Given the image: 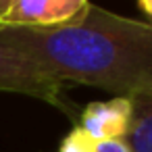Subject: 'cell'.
I'll use <instances>...</instances> for the list:
<instances>
[{
	"instance_id": "9c48e42d",
	"label": "cell",
	"mask_w": 152,
	"mask_h": 152,
	"mask_svg": "<svg viewBox=\"0 0 152 152\" xmlns=\"http://www.w3.org/2000/svg\"><path fill=\"white\" fill-rule=\"evenodd\" d=\"M13 2V0H0V17H2L4 15V11L9 9V4Z\"/></svg>"
},
{
	"instance_id": "7a4b0ae2",
	"label": "cell",
	"mask_w": 152,
	"mask_h": 152,
	"mask_svg": "<svg viewBox=\"0 0 152 152\" xmlns=\"http://www.w3.org/2000/svg\"><path fill=\"white\" fill-rule=\"evenodd\" d=\"M63 86L65 83L42 71L36 63L0 42V92H15L38 98L77 121L79 108L63 96Z\"/></svg>"
},
{
	"instance_id": "3957f363",
	"label": "cell",
	"mask_w": 152,
	"mask_h": 152,
	"mask_svg": "<svg viewBox=\"0 0 152 152\" xmlns=\"http://www.w3.org/2000/svg\"><path fill=\"white\" fill-rule=\"evenodd\" d=\"M90 7V0H13L0 27H63L77 23Z\"/></svg>"
},
{
	"instance_id": "5b68a950",
	"label": "cell",
	"mask_w": 152,
	"mask_h": 152,
	"mask_svg": "<svg viewBox=\"0 0 152 152\" xmlns=\"http://www.w3.org/2000/svg\"><path fill=\"white\" fill-rule=\"evenodd\" d=\"M121 140L131 152H152V92L131 96V121Z\"/></svg>"
},
{
	"instance_id": "277c9868",
	"label": "cell",
	"mask_w": 152,
	"mask_h": 152,
	"mask_svg": "<svg viewBox=\"0 0 152 152\" xmlns=\"http://www.w3.org/2000/svg\"><path fill=\"white\" fill-rule=\"evenodd\" d=\"M131 121V98L115 96L106 102H90L77 115L81 127L94 142L121 140Z\"/></svg>"
},
{
	"instance_id": "52a82bcc",
	"label": "cell",
	"mask_w": 152,
	"mask_h": 152,
	"mask_svg": "<svg viewBox=\"0 0 152 152\" xmlns=\"http://www.w3.org/2000/svg\"><path fill=\"white\" fill-rule=\"evenodd\" d=\"M94 152H131L123 140H102L94 144Z\"/></svg>"
},
{
	"instance_id": "6da1fadb",
	"label": "cell",
	"mask_w": 152,
	"mask_h": 152,
	"mask_svg": "<svg viewBox=\"0 0 152 152\" xmlns=\"http://www.w3.org/2000/svg\"><path fill=\"white\" fill-rule=\"evenodd\" d=\"M0 42L61 83L92 86L125 98L152 92V27L92 2L73 25L0 27Z\"/></svg>"
},
{
	"instance_id": "8992f818",
	"label": "cell",
	"mask_w": 152,
	"mask_h": 152,
	"mask_svg": "<svg viewBox=\"0 0 152 152\" xmlns=\"http://www.w3.org/2000/svg\"><path fill=\"white\" fill-rule=\"evenodd\" d=\"M94 140L81 129V127H73L67 135H65V140L61 142V146H58V152H94Z\"/></svg>"
},
{
	"instance_id": "ba28073f",
	"label": "cell",
	"mask_w": 152,
	"mask_h": 152,
	"mask_svg": "<svg viewBox=\"0 0 152 152\" xmlns=\"http://www.w3.org/2000/svg\"><path fill=\"white\" fill-rule=\"evenodd\" d=\"M135 2H137V7H140V11L148 17V25L152 27V0H135Z\"/></svg>"
}]
</instances>
